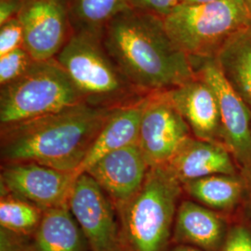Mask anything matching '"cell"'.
Wrapping results in <instances>:
<instances>
[{
	"mask_svg": "<svg viewBox=\"0 0 251 251\" xmlns=\"http://www.w3.org/2000/svg\"><path fill=\"white\" fill-rule=\"evenodd\" d=\"M77 176L34 162L1 164L0 189L24 198L44 211L68 206Z\"/></svg>",
	"mask_w": 251,
	"mask_h": 251,
	"instance_id": "10",
	"label": "cell"
},
{
	"mask_svg": "<svg viewBox=\"0 0 251 251\" xmlns=\"http://www.w3.org/2000/svg\"><path fill=\"white\" fill-rule=\"evenodd\" d=\"M231 154L225 144L191 136L166 167L181 184L211 175H235Z\"/></svg>",
	"mask_w": 251,
	"mask_h": 251,
	"instance_id": "14",
	"label": "cell"
},
{
	"mask_svg": "<svg viewBox=\"0 0 251 251\" xmlns=\"http://www.w3.org/2000/svg\"><path fill=\"white\" fill-rule=\"evenodd\" d=\"M32 237L0 228V251H29Z\"/></svg>",
	"mask_w": 251,
	"mask_h": 251,
	"instance_id": "26",
	"label": "cell"
},
{
	"mask_svg": "<svg viewBox=\"0 0 251 251\" xmlns=\"http://www.w3.org/2000/svg\"><path fill=\"white\" fill-rule=\"evenodd\" d=\"M101 40L127 79L145 94L172 90L197 75L158 16L126 9L109 23Z\"/></svg>",
	"mask_w": 251,
	"mask_h": 251,
	"instance_id": "1",
	"label": "cell"
},
{
	"mask_svg": "<svg viewBox=\"0 0 251 251\" xmlns=\"http://www.w3.org/2000/svg\"><path fill=\"white\" fill-rule=\"evenodd\" d=\"M181 0H128L129 8L166 18L176 9Z\"/></svg>",
	"mask_w": 251,
	"mask_h": 251,
	"instance_id": "24",
	"label": "cell"
},
{
	"mask_svg": "<svg viewBox=\"0 0 251 251\" xmlns=\"http://www.w3.org/2000/svg\"><path fill=\"white\" fill-rule=\"evenodd\" d=\"M127 9L128 0H69L73 32L102 38L109 23Z\"/></svg>",
	"mask_w": 251,
	"mask_h": 251,
	"instance_id": "19",
	"label": "cell"
},
{
	"mask_svg": "<svg viewBox=\"0 0 251 251\" xmlns=\"http://www.w3.org/2000/svg\"><path fill=\"white\" fill-rule=\"evenodd\" d=\"M163 21L173 43L191 59L216 58L234 35L251 25L240 0L181 3Z\"/></svg>",
	"mask_w": 251,
	"mask_h": 251,
	"instance_id": "6",
	"label": "cell"
},
{
	"mask_svg": "<svg viewBox=\"0 0 251 251\" xmlns=\"http://www.w3.org/2000/svg\"><path fill=\"white\" fill-rule=\"evenodd\" d=\"M29 251H91V249L67 206L44 211Z\"/></svg>",
	"mask_w": 251,
	"mask_h": 251,
	"instance_id": "17",
	"label": "cell"
},
{
	"mask_svg": "<svg viewBox=\"0 0 251 251\" xmlns=\"http://www.w3.org/2000/svg\"><path fill=\"white\" fill-rule=\"evenodd\" d=\"M170 251H204L197 247L191 246V245H185V244H179L178 246L174 247Z\"/></svg>",
	"mask_w": 251,
	"mask_h": 251,
	"instance_id": "28",
	"label": "cell"
},
{
	"mask_svg": "<svg viewBox=\"0 0 251 251\" xmlns=\"http://www.w3.org/2000/svg\"><path fill=\"white\" fill-rule=\"evenodd\" d=\"M251 21V0H240Z\"/></svg>",
	"mask_w": 251,
	"mask_h": 251,
	"instance_id": "30",
	"label": "cell"
},
{
	"mask_svg": "<svg viewBox=\"0 0 251 251\" xmlns=\"http://www.w3.org/2000/svg\"><path fill=\"white\" fill-rule=\"evenodd\" d=\"M222 251H251V233L243 226L233 227Z\"/></svg>",
	"mask_w": 251,
	"mask_h": 251,
	"instance_id": "25",
	"label": "cell"
},
{
	"mask_svg": "<svg viewBox=\"0 0 251 251\" xmlns=\"http://www.w3.org/2000/svg\"><path fill=\"white\" fill-rule=\"evenodd\" d=\"M84 103L56 59L35 61L25 75L0 90V128Z\"/></svg>",
	"mask_w": 251,
	"mask_h": 251,
	"instance_id": "5",
	"label": "cell"
},
{
	"mask_svg": "<svg viewBox=\"0 0 251 251\" xmlns=\"http://www.w3.org/2000/svg\"><path fill=\"white\" fill-rule=\"evenodd\" d=\"M249 168H251V165H250V166H249Z\"/></svg>",
	"mask_w": 251,
	"mask_h": 251,
	"instance_id": "31",
	"label": "cell"
},
{
	"mask_svg": "<svg viewBox=\"0 0 251 251\" xmlns=\"http://www.w3.org/2000/svg\"><path fill=\"white\" fill-rule=\"evenodd\" d=\"M191 136L188 124L167 91L147 95L137 144L150 168L166 166Z\"/></svg>",
	"mask_w": 251,
	"mask_h": 251,
	"instance_id": "9",
	"label": "cell"
},
{
	"mask_svg": "<svg viewBox=\"0 0 251 251\" xmlns=\"http://www.w3.org/2000/svg\"><path fill=\"white\" fill-rule=\"evenodd\" d=\"M167 92L195 138L223 144L217 100L205 81L196 75L193 79Z\"/></svg>",
	"mask_w": 251,
	"mask_h": 251,
	"instance_id": "13",
	"label": "cell"
},
{
	"mask_svg": "<svg viewBox=\"0 0 251 251\" xmlns=\"http://www.w3.org/2000/svg\"><path fill=\"white\" fill-rule=\"evenodd\" d=\"M224 233L223 220L214 211L191 200L179 203L173 228L174 241L204 251H215Z\"/></svg>",
	"mask_w": 251,
	"mask_h": 251,
	"instance_id": "16",
	"label": "cell"
},
{
	"mask_svg": "<svg viewBox=\"0 0 251 251\" xmlns=\"http://www.w3.org/2000/svg\"><path fill=\"white\" fill-rule=\"evenodd\" d=\"M147 95L134 102L112 110L86 159L76 172V176L84 173L91 165L109 152L131 144H137Z\"/></svg>",
	"mask_w": 251,
	"mask_h": 251,
	"instance_id": "15",
	"label": "cell"
},
{
	"mask_svg": "<svg viewBox=\"0 0 251 251\" xmlns=\"http://www.w3.org/2000/svg\"><path fill=\"white\" fill-rule=\"evenodd\" d=\"M44 215V210L3 189H0V228L32 237Z\"/></svg>",
	"mask_w": 251,
	"mask_h": 251,
	"instance_id": "21",
	"label": "cell"
},
{
	"mask_svg": "<svg viewBox=\"0 0 251 251\" xmlns=\"http://www.w3.org/2000/svg\"><path fill=\"white\" fill-rule=\"evenodd\" d=\"M17 17L24 48L36 61L55 59L72 35L69 0H24Z\"/></svg>",
	"mask_w": 251,
	"mask_h": 251,
	"instance_id": "11",
	"label": "cell"
},
{
	"mask_svg": "<svg viewBox=\"0 0 251 251\" xmlns=\"http://www.w3.org/2000/svg\"><path fill=\"white\" fill-rule=\"evenodd\" d=\"M24 47V29L18 17L0 25V56Z\"/></svg>",
	"mask_w": 251,
	"mask_h": 251,
	"instance_id": "23",
	"label": "cell"
},
{
	"mask_svg": "<svg viewBox=\"0 0 251 251\" xmlns=\"http://www.w3.org/2000/svg\"><path fill=\"white\" fill-rule=\"evenodd\" d=\"M182 192L166 166L150 168L143 188L117 211L122 251H168Z\"/></svg>",
	"mask_w": 251,
	"mask_h": 251,
	"instance_id": "3",
	"label": "cell"
},
{
	"mask_svg": "<svg viewBox=\"0 0 251 251\" xmlns=\"http://www.w3.org/2000/svg\"><path fill=\"white\" fill-rule=\"evenodd\" d=\"M191 59V58H190ZM196 75L215 95L222 122V142L242 166L251 164V115L226 78L216 58L191 59Z\"/></svg>",
	"mask_w": 251,
	"mask_h": 251,
	"instance_id": "7",
	"label": "cell"
},
{
	"mask_svg": "<svg viewBox=\"0 0 251 251\" xmlns=\"http://www.w3.org/2000/svg\"><path fill=\"white\" fill-rule=\"evenodd\" d=\"M220 0H181V3L186 4H202V3H209V2H215Z\"/></svg>",
	"mask_w": 251,
	"mask_h": 251,
	"instance_id": "29",
	"label": "cell"
},
{
	"mask_svg": "<svg viewBox=\"0 0 251 251\" xmlns=\"http://www.w3.org/2000/svg\"><path fill=\"white\" fill-rule=\"evenodd\" d=\"M55 59L90 106L114 109L147 95L127 79L97 36L73 32Z\"/></svg>",
	"mask_w": 251,
	"mask_h": 251,
	"instance_id": "4",
	"label": "cell"
},
{
	"mask_svg": "<svg viewBox=\"0 0 251 251\" xmlns=\"http://www.w3.org/2000/svg\"><path fill=\"white\" fill-rule=\"evenodd\" d=\"M24 0H0V25L17 17Z\"/></svg>",
	"mask_w": 251,
	"mask_h": 251,
	"instance_id": "27",
	"label": "cell"
},
{
	"mask_svg": "<svg viewBox=\"0 0 251 251\" xmlns=\"http://www.w3.org/2000/svg\"><path fill=\"white\" fill-rule=\"evenodd\" d=\"M68 207L91 251H122L117 208L88 173L75 179Z\"/></svg>",
	"mask_w": 251,
	"mask_h": 251,
	"instance_id": "8",
	"label": "cell"
},
{
	"mask_svg": "<svg viewBox=\"0 0 251 251\" xmlns=\"http://www.w3.org/2000/svg\"><path fill=\"white\" fill-rule=\"evenodd\" d=\"M182 190L208 208L227 209L234 206L242 194L241 179L236 175H211L187 181Z\"/></svg>",
	"mask_w": 251,
	"mask_h": 251,
	"instance_id": "20",
	"label": "cell"
},
{
	"mask_svg": "<svg viewBox=\"0 0 251 251\" xmlns=\"http://www.w3.org/2000/svg\"><path fill=\"white\" fill-rule=\"evenodd\" d=\"M112 110L81 103L0 128L1 164L34 162L76 175Z\"/></svg>",
	"mask_w": 251,
	"mask_h": 251,
	"instance_id": "2",
	"label": "cell"
},
{
	"mask_svg": "<svg viewBox=\"0 0 251 251\" xmlns=\"http://www.w3.org/2000/svg\"><path fill=\"white\" fill-rule=\"evenodd\" d=\"M35 61L24 47L0 56V86H6L18 79Z\"/></svg>",
	"mask_w": 251,
	"mask_h": 251,
	"instance_id": "22",
	"label": "cell"
},
{
	"mask_svg": "<svg viewBox=\"0 0 251 251\" xmlns=\"http://www.w3.org/2000/svg\"><path fill=\"white\" fill-rule=\"evenodd\" d=\"M150 170L138 144L109 152L85 171L111 199L117 211L137 196Z\"/></svg>",
	"mask_w": 251,
	"mask_h": 251,
	"instance_id": "12",
	"label": "cell"
},
{
	"mask_svg": "<svg viewBox=\"0 0 251 251\" xmlns=\"http://www.w3.org/2000/svg\"><path fill=\"white\" fill-rule=\"evenodd\" d=\"M216 60L251 115V25L234 35Z\"/></svg>",
	"mask_w": 251,
	"mask_h": 251,
	"instance_id": "18",
	"label": "cell"
}]
</instances>
